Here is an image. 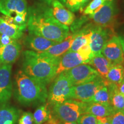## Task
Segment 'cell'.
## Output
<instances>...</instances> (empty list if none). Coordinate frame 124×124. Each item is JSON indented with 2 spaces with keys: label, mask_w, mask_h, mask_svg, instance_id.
<instances>
[{
  "label": "cell",
  "mask_w": 124,
  "mask_h": 124,
  "mask_svg": "<svg viewBox=\"0 0 124 124\" xmlns=\"http://www.w3.org/2000/svg\"><path fill=\"white\" fill-rule=\"evenodd\" d=\"M106 83V80L98 75L90 81L73 86L70 99L84 102H90L96 91Z\"/></svg>",
  "instance_id": "8992f818"
},
{
  "label": "cell",
  "mask_w": 124,
  "mask_h": 124,
  "mask_svg": "<svg viewBox=\"0 0 124 124\" xmlns=\"http://www.w3.org/2000/svg\"><path fill=\"white\" fill-rule=\"evenodd\" d=\"M105 80L109 83L116 85L120 84L124 80V64L113 65Z\"/></svg>",
  "instance_id": "cb8c5ba5"
},
{
  "label": "cell",
  "mask_w": 124,
  "mask_h": 124,
  "mask_svg": "<svg viewBox=\"0 0 124 124\" xmlns=\"http://www.w3.org/2000/svg\"><path fill=\"white\" fill-rule=\"evenodd\" d=\"M87 102L69 99L51 106L52 113L62 122H77L85 114Z\"/></svg>",
  "instance_id": "5b68a950"
},
{
  "label": "cell",
  "mask_w": 124,
  "mask_h": 124,
  "mask_svg": "<svg viewBox=\"0 0 124 124\" xmlns=\"http://www.w3.org/2000/svg\"><path fill=\"white\" fill-rule=\"evenodd\" d=\"M56 43H57L42 36L29 33L24 40V44L29 50L36 52H44Z\"/></svg>",
  "instance_id": "7c38bea8"
},
{
  "label": "cell",
  "mask_w": 124,
  "mask_h": 124,
  "mask_svg": "<svg viewBox=\"0 0 124 124\" xmlns=\"http://www.w3.org/2000/svg\"><path fill=\"white\" fill-rule=\"evenodd\" d=\"M106 0H92L83 10L84 15H91L101 7Z\"/></svg>",
  "instance_id": "83f0119b"
},
{
  "label": "cell",
  "mask_w": 124,
  "mask_h": 124,
  "mask_svg": "<svg viewBox=\"0 0 124 124\" xmlns=\"http://www.w3.org/2000/svg\"><path fill=\"white\" fill-rule=\"evenodd\" d=\"M0 2H1V0H0Z\"/></svg>",
  "instance_id": "ab89813d"
},
{
  "label": "cell",
  "mask_w": 124,
  "mask_h": 124,
  "mask_svg": "<svg viewBox=\"0 0 124 124\" xmlns=\"http://www.w3.org/2000/svg\"><path fill=\"white\" fill-rule=\"evenodd\" d=\"M60 124H78L77 122H61Z\"/></svg>",
  "instance_id": "74e56055"
},
{
  "label": "cell",
  "mask_w": 124,
  "mask_h": 124,
  "mask_svg": "<svg viewBox=\"0 0 124 124\" xmlns=\"http://www.w3.org/2000/svg\"><path fill=\"white\" fill-rule=\"evenodd\" d=\"M81 64H85V62L77 52L67 51L60 56L56 76L64 71L69 70Z\"/></svg>",
  "instance_id": "9a60e30c"
},
{
  "label": "cell",
  "mask_w": 124,
  "mask_h": 124,
  "mask_svg": "<svg viewBox=\"0 0 124 124\" xmlns=\"http://www.w3.org/2000/svg\"><path fill=\"white\" fill-rule=\"evenodd\" d=\"M18 124H34L33 116L32 113L24 112L18 119Z\"/></svg>",
  "instance_id": "f546056e"
},
{
  "label": "cell",
  "mask_w": 124,
  "mask_h": 124,
  "mask_svg": "<svg viewBox=\"0 0 124 124\" xmlns=\"http://www.w3.org/2000/svg\"><path fill=\"white\" fill-rule=\"evenodd\" d=\"M98 120V124H110V117H97Z\"/></svg>",
  "instance_id": "836d02e7"
},
{
  "label": "cell",
  "mask_w": 124,
  "mask_h": 124,
  "mask_svg": "<svg viewBox=\"0 0 124 124\" xmlns=\"http://www.w3.org/2000/svg\"><path fill=\"white\" fill-rule=\"evenodd\" d=\"M13 85L14 97L23 106H39L46 102V85L28 75L21 69L16 72Z\"/></svg>",
  "instance_id": "7a4b0ae2"
},
{
  "label": "cell",
  "mask_w": 124,
  "mask_h": 124,
  "mask_svg": "<svg viewBox=\"0 0 124 124\" xmlns=\"http://www.w3.org/2000/svg\"><path fill=\"white\" fill-rule=\"evenodd\" d=\"M15 40H16L13 39L7 35L0 34V45H7L10 44Z\"/></svg>",
  "instance_id": "d6a6232c"
},
{
  "label": "cell",
  "mask_w": 124,
  "mask_h": 124,
  "mask_svg": "<svg viewBox=\"0 0 124 124\" xmlns=\"http://www.w3.org/2000/svg\"><path fill=\"white\" fill-rule=\"evenodd\" d=\"M21 48V44L17 40L7 45H0V59L2 64L15 63L20 56Z\"/></svg>",
  "instance_id": "5bb4252c"
},
{
  "label": "cell",
  "mask_w": 124,
  "mask_h": 124,
  "mask_svg": "<svg viewBox=\"0 0 124 124\" xmlns=\"http://www.w3.org/2000/svg\"><path fill=\"white\" fill-rule=\"evenodd\" d=\"M90 0H66V5L71 12L82 10Z\"/></svg>",
  "instance_id": "4316f807"
},
{
  "label": "cell",
  "mask_w": 124,
  "mask_h": 124,
  "mask_svg": "<svg viewBox=\"0 0 124 124\" xmlns=\"http://www.w3.org/2000/svg\"><path fill=\"white\" fill-rule=\"evenodd\" d=\"M90 25L85 27L81 30L77 31V34L74 39L71 47L67 51L77 52L82 46L90 42Z\"/></svg>",
  "instance_id": "7402d4cb"
},
{
  "label": "cell",
  "mask_w": 124,
  "mask_h": 124,
  "mask_svg": "<svg viewBox=\"0 0 124 124\" xmlns=\"http://www.w3.org/2000/svg\"><path fill=\"white\" fill-rule=\"evenodd\" d=\"M27 27V24L21 25L9 24L2 17H0V34L7 35L14 40H17L21 38Z\"/></svg>",
  "instance_id": "d6986e66"
},
{
  "label": "cell",
  "mask_w": 124,
  "mask_h": 124,
  "mask_svg": "<svg viewBox=\"0 0 124 124\" xmlns=\"http://www.w3.org/2000/svg\"><path fill=\"white\" fill-rule=\"evenodd\" d=\"M91 102L111 106L110 101V93L108 83H106L105 85L100 87L96 91Z\"/></svg>",
  "instance_id": "484cf974"
},
{
  "label": "cell",
  "mask_w": 124,
  "mask_h": 124,
  "mask_svg": "<svg viewBox=\"0 0 124 124\" xmlns=\"http://www.w3.org/2000/svg\"><path fill=\"white\" fill-rule=\"evenodd\" d=\"M51 111V107L48 103L39 105L33 114L34 124H43L48 119Z\"/></svg>",
  "instance_id": "d4e9b609"
},
{
  "label": "cell",
  "mask_w": 124,
  "mask_h": 124,
  "mask_svg": "<svg viewBox=\"0 0 124 124\" xmlns=\"http://www.w3.org/2000/svg\"><path fill=\"white\" fill-rule=\"evenodd\" d=\"M2 64V62H1V59H0V67L1 66V65Z\"/></svg>",
  "instance_id": "f35d334b"
},
{
  "label": "cell",
  "mask_w": 124,
  "mask_h": 124,
  "mask_svg": "<svg viewBox=\"0 0 124 124\" xmlns=\"http://www.w3.org/2000/svg\"><path fill=\"white\" fill-rule=\"evenodd\" d=\"M21 110L8 104L0 106V124H17Z\"/></svg>",
  "instance_id": "ac0fdd59"
},
{
  "label": "cell",
  "mask_w": 124,
  "mask_h": 124,
  "mask_svg": "<svg viewBox=\"0 0 124 124\" xmlns=\"http://www.w3.org/2000/svg\"><path fill=\"white\" fill-rule=\"evenodd\" d=\"M60 58L28 49L23 53L21 69L28 75L47 85L56 77Z\"/></svg>",
  "instance_id": "3957f363"
},
{
  "label": "cell",
  "mask_w": 124,
  "mask_h": 124,
  "mask_svg": "<svg viewBox=\"0 0 124 124\" xmlns=\"http://www.w3.org/2000/svg\"><path fill=\"white\" fill-rule=\"evenodd\" d=\"M50 5L52 15L59 22L67 27H70L73 24L75 20V15L71 10L67 9L64 4L59 1L55 0L52 1Z\"/></svg>",
  "instance_id": "4fadbf2b"
},
{
  "label": "cell",
  "mask_w": 124,
  "mask_h": 124,
  "mask_svg": "<svg viewBox=\"0 0 124 124\" xmlns=\"http://www.w3.org/2000/svg\"><path fill=\"white\" fill-rule=\"evenodd\" d=\"M101 54L114 64H124V54L118 36L114 34L105 44Z\"/></svg>",
  "instance_id": "8fae6325"
},
{
  "label": "cell",
  "mask_w": 124,
  "mask_h": 124,
  "mask_svg": "<svg viewBox=\"0 0 124 124\" xmlns=\"http://www.w3.org/2000/svg\"><path fill=\"white\" fill-rule=\"evenodd\" d=\"M85 113H89L97 117H110L115 112L110 105L95 102H87Z\"/></svg>",
  "instance_id": "44dd1931"
},
{
  "label": "cell",
  "mask_w": 124,
  "mask_h": 124,
  "mask_svg": "<svg viewBox=\"0 0 124 124\" xmlns=\"http://www.w3.org/2000/svg\"><path fill=\"white\" fill-rule=\"evenodd\" d=\"M0 12L5 16L28 14L27 0H1Z\"/></svg>",
  "instance_id": "2e32d148"
},
{
  "label": "cell",
  "mask_w": 124,
  "mask_h": 124,
  "mask_svg": "<svg viewBox=\"0 0 124 124\" xmlns=\"http://www.w3.org/2000/svg\"><path fill=\"white\" fill-rule=\"evenodd\" d=\"M77 123L78 124H98V120L97 117L92 114L85 113L79 118Z\"/></svg>",
  "instance_id": "f1b7e54d"
},
{
  "label": "cell",
  "mask_w": 124,
  "mask_h": 124,
  "mask_svg": "<svg viewBox=\"0 0 124 124\" xmlns=\"http://www.w3.org/2000/svg\"><path fill=\"white\" fill-rule=\"evenodd\" d=\"M110 93V105L114 112L124 109V96L119 92L117 85L108 83Z\"/></svg>",
  "instance_id": "603a6c76"
},
{
  "label": "cell",
  "mask_w": 124,
  "mask_h": 124,
  "mask_svg": "<svg viewBox=\"0 0 124 124\" xmlns=\"http://www.w3.org/2000/svg\"><path fill=\"white\" fill-rule=\"evenodd\" d=\"M119 38H120L121 43L122 49H123L124 54V33L122 35L119 36Z\"/></svg>",
  "instance_id": "8d00e7d4"
},
{
  "label": "cell",
  "mask_w": 124,
  "mask_h": 124,
  "mask_svg": "<svg viewBox=\"0 0 124 124\" xmlns=\"http://www.w3.org/2000/svg\"><path fill=\"white\" fill-rule=\"evenodd\" d=\"M73 85L64 72L58 74L52 80L48 90L46 102L50 106L70 99Z\"/></svg>",
  "instance_id": "277c9868"
},
{
  "label": "cell",
  "mask_w": 124,
  "mask_h": 124,
  "mask_svg": "<svg viewBox=\"0 0 124 124\" xmlns=\"http://www.w3.org/2000/svg\"><path fill=\"white\" fill-rule=\"evenodd\" d=\"M110 124H124V109L117 111L111 116Z\"/></svg>",
  "instance_id": "4dcf8cb0"
},
{
  "label": "cell",
  "mask_w": 124,
  "mask_h": 124,
  "mask_svg": "<svg viewBox=\"0 0 124 124\" xmlns=\"http://www.w3.org/2000/svg\"><path fill=\"white\" fill-rule=\"evenodd\" d=\"M43 1H44V2H46L47 5H50L52 1H55V0H43ZM58 1H59L60 2H61L63 4H64V5L66 4V0H58Z\"/></svg>",
  "instance_id": "d590c367"
},
{
  "label": "cell",
  "mask_w": 124,
  "mask_h": 124,
  "mask_svg": "<svg viewBox=\"0 0 124 124\" xmlns=\"http://www.w3.org/2000/svg\"><path fill=\"white\" fill-rule=\"evenodd\" d=\"M116 15V5L113 0H106L97 10L89 15L94 24L113 29Z\"/></svg>",
  "instance_id": "52a82bcc"
},
{
  "label": "cell",
  "mask_w": 124,
  "mask_h": 124,
  "mask_svg": "<svg viewBox=\"0 0 124 124\" xmlns=\"http://www.w3.org/2000/svg\"><path fill=\"white\" fill-rule=\"evenodd\" d=\"M90 48L93 55L101 53L108 40L114 35L112 28L103 27L95 24L90 25Z\"/></svg>",
  "instance_id": "ba28073f"
},
{
  "label": "cell",
  "mask_w": 124,
  "mask_h": 124,
  "mask_svg": "<svg viewBox=\"0 0 124 124\" xmlns=\"http://www.w3.org/2000/svg\"><path fill=\"white\" fill-rule=\"evenodd\" d=\"M117 88L119 92L124 96V80L122 82H121L119 85H117Z\"/></svg>",
  "instance_id": "e575fe53"
},
{
  "label": "cell",
  "mask_w": 124,
  "mask_h": 124,
  "mask_svg": "<svg viewBox=\"0 0 124 124\" xmlns=\"http://www.w3.org/2000/svg\"><path fill=\"white\" fill-rule=\"evenodd\" d=\"M28 14H16L15 16L13 17L14 23L18 25L27 24Z\"/></svg>",
  "instance_id": "1f68e13d"
},
{
  "label": "cell",
  "mask_w": 124,
  "mask_h": 124,
  "mask_svg": "<svg viewBox=\"0 0 124 124\" xmlns=\"http://www.w3.org/2000/svg\"><path fill=\"white\" fill-rule=\"evenodd\" d=\"M64 72L73 86L86 83L100 75L93 67L88 64H81Z\"/></svg>",
  "instance_id": "30bf717a"
},
{
  "label": "cell",
  "mask_w": 124,
  "mask_h": 124,
  "mask_svg": "<svg viewBox=\"0 0 124 124\" xmlns=\"http://www.w3.org/2000/svg\"><path fill=\"white\" fill-rule=\"evenodd\" d=\"M77 34V31L72 34L70 33L63 41L56 43L42 53L52 58H60L71 47Z\"/></svg>",
  "instance_id": "e0dca14e"
},
{
  "label": "cell",
  "mask_w": 124,
  "mask_h": 124,
  "mask_svg": "<svg viewBox=\"0 0 124 124\" xmlns=\"http://www.w3.org/2000/svg\"><path fill=\"white\" fill-rule=\"evenodd\" d=\"M28 13L27 27L29 33L56 43L61 42L70 33L69 27L55 19L51 7L41 6L31 8Z\"/></svg>",
  "instance_id": "6da1fadb"
},
{
  "label": "cell",
  "mask_w": 124,
  "mask_h": 124,
  "mask_svg": "<svg viewBox=\"0 0 124 124\" xmlns=\"http://www.w3.org/2000/svg\"><path fill=\"white\" fill-rule=\"evenodd\" d=\"M93 67L101 77L105 79L113 64L101 53L93 55L89 64Z\"/></svg>",
  "instance_id": "ffe728a7"
},
{
  "label": "cell",
  "mask_w": 124,
  "mask_h": 124,
  "mask_svg": "<svg viewBox=\"0 0 124 124\" xmlns=\"http://www.w3.org/2000/svg\"><path fill=\"white\" fill-rule=\"evenodd\" d=\"M12 64H2L0 67V106L9 103L13 94Z\"/></svg>",
  "instance_id": "9c48e42d"
}]
</instances>
